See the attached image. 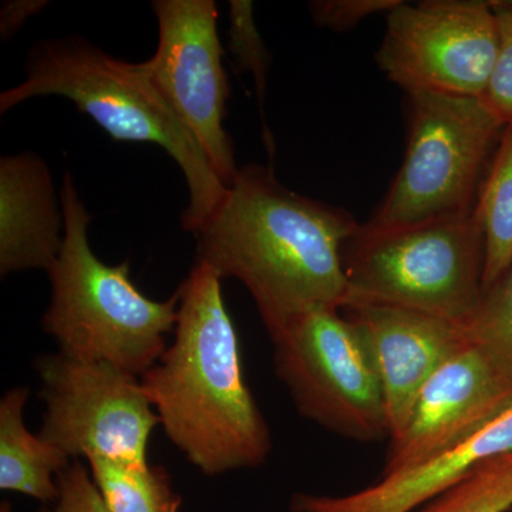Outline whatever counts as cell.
Returning <instances> with one entry per match:
<instances>
[{
	"mask_svg": "<svg viewBox=\"0 0 512 512\" xmlns=\"http://www.w3.org/2000/svg\"><path fill=\"white\" fill-rule=\"evenodd\" d=\"M36 370L46 404L40 437L70 458L148 463V441L160 419L137 376L60 352L39 357Z\"/></svg>",
	"mask_w": 512,
	"mask_h": 512,
	"instance_id": "obj_9",
	"label": "cell"
},
{
	"mask_svg": "<svg viewBox=\"0 0 512 512\" xmlns=\"http://www.w3.org/2000/svg\"><path fill=\"white\" fill-rule=\"evenodd\" d=\"M464 328L471 345L483 350L512 382V264L483 289L476 312Z\"/></svg>",
	"mask_w": 512,
	"mask_h": 512,
	"instance_id": "obj_19",
	"label": "cell"
},
{
	"mask_svg": "<svg viewBox=\"0 0 512 512\" xmlns=\"http://www.w3.org/2000/svg\"><path fill=\"white\" fill-rule=\"evenodd\" d=\"M343 268L349 299L390 303L464 325L483 295V231L474 210L399 228L360 224L343 249Z\"/></svg>",
	"mask_w": 512,
	"mask_h": 512,
	"instance_id": "obj_5",
	"label": "cell"
},
{
	"mask_svg": "<svg viewBox=\"0 0 512 512\" xmlns=\"http://www.w3.org/2000/svg\"><path fill=\"white\" fill-rule=\"evenodd\" d=\"M511 406V380L470 343L420 390L403 429L390 439L382 476L439 456L470 439Z\"/></svg>",
	"mask_w": 512,
	"mask_h": 512,
	"instance_id": "obj_11",
	"label": "cell"
},
{
	"mask_svg": "<svg viewBox=\"0 0 512 512\" xmlns=\"http://www.w3.org/2000/svg\"><path fill=\"white\" fill-rule=\"evenodd\" d=\"M474 212L483 231L485 289L512 264V124L501 134Z\"/></svg>",
	"mask_w": 512,
	"mask_h": 512,
	"instance_id": "obj_16",
	"label": "cell"
},
{
	"mask_svg": "<svg viewBox=\"0 0 512 512\" xmlns=\"http://www.w3.org/2000/svg\"><path fill=\"white\" fill-rule=\"evenodd\" d=\"M59 498L55 504L45 505L39 512H111L92 474L80 461H74L57 474Z\"/></svg>",
	"mask_w": 512,
	"mask_h": 512,
	"instance_id": "obj_22",
	"label": "cell"
},
{
	"mask_svg": "<svg viewBox=\"0 0 512 512\" xmlns=\"http://www.w3.org/2000/svg\"><path fill=\"white\" fill-rule=\"evenodd\" d=\"M512 510V451L478 464L466 476L414 512Z\"/></svg>",
	"mask_w": 512,
	"mask_h": 512,
	"instance_id": "obj_18",
	"label": "cell"
},
{
	"mask_svg": "<svg viewBox=\"0 0 512 512\" xmlns=\"http://www.w3.org/2000/svg\"><path fill=\"white\" fill-rule=\"evenodd\" d=\"M512 451V406L488 426L420 466L387 474L348 495L296 494L293 512H413L478 464Z\"/></svg>",
	"mask_w": 512,
	"mask_h": 512,
	"instance_id": "obj_13",
	"label": "cell"
},
{
	"mask_svg": "<svg viewBox=\"0 0 512 512\" xmlns=\"http://www.w3.org/2000/svg\"><path fill=\"white\" fill-rule=\"evenodd\" d=\"M498 53L493 3L480 0L402 2L387 15L376 62L407 94L481 99Z\"/></svg>",
	"mask_w": 512,
	"mask_h": 512,
	"instance_id": "obj_8",
	"label": "cell"
},
{
	"mask_svg": "<svg viewBox=\"0 0 512 512\" xmlns=\"http://www.w3.org/2000/svg\"><path fill=\"white\" fill-rule=\"evenodd\" d=\"M87 461L111 512H180L183 500L173 490L164 467L103 456Z\"/></svg>",
	"mask_w": 512,
	"mask_h": 512,
	"instance_id": "obj_17",
	"label": "cell"
},
{
	"mask_svg": "<svg viewBox=\"0 0 512 512\" xmlns=\"http://www.w3.org/2000/svg\"><path fill=\"white\" fill-rule=\"evenodd\" d=\"M60 205L64 235L47 271L52 293L43 329L63 355L143 376L167 350L165 338L177 322L178 292L167 301H153L131 281L128 262L113 266L97 258L89 242L92 217L70 171L64 174Z\"/></svg>",
	"mask_w": 512,
	"mask_h": 512,
	"instance_id": "obj_4",
	"label": "cell"
},
{
	"mask_svg": "<svg viewBox=\"0 0 512 512\" xmlns=\"http://www.w3.org/2000/svg\"><path fill=\"white\" fill-rule=\"evenodd\" d=\"M49 6L46 0H8L0 8V36L9 40L29 19Z\"/></svg>",
	"mask_w": 512,
	"mask_h": 512,
	"instance_id": "obj_24",
	"label": "cell"
},
{
	"mask_svg": "<svg viewBox=\"0 0 512 512\" xmlns=\"http://www.w3.org/2000/svg\"><path fill=\"white\" fill-rule=\"evenodd\" d=\"M400 3L402 0H315L309 3V10L319 28L348 32L377 13L389 15Z\"/></svg>",
	"mask_w": 512,
	"mask_h": 512,
	"instance_id": "obj_23",
	"label": "cell"
},
{
	"mask_svg": "<svg viewBox=\"0 0 512 512\" xmlns=\"http://www.w3.org/2000/svg\"><path fill=\"white\" fill-rule=\"evenodd\" d=\"M0 512H12V505L9 503H3L2 507H0Z\"/></svg>",
	"mask_w": 512,
	"mask_h": 512,
	"instance_id": "obj_25",
	"label": "cell"
},
{
	"mask_svg": "<svg viewBox=\"0 0 512 512\" xmlns=\"http://www.w3.org/2000/svg\"><path fill=\"white\" fill-rule=\"evenodd\" d=\"M359 227L350 212L286 188L271 167L244 165L194 234L197 262L244 284L274 336L348 302L343 249Z\"/></svg>",
	"mask_w": 512,
	"mask_h": 512,
	"instance_id": "obj_1",
	"label": "cell"
},
{
	"mask_svg": "<svg viewBox=\"0 0 512 512\" xmlns=\"http://www.w3.org/2000/svg\"><path fill=\"white\" fill-rule=\"evenodd\" d=\"M271 339L276 375L305 419L360 443L390 439L382 383L340 309H313Z\"/></svg>",
	"mask_w": 512,
	"mask_h": 512,
	"instance_id": "obj_7",
	"label": "cell"
},
{
	"mask_svg": "<svg viewBox=\"0 0 512 512\" xmlns=\"http://www.w3.org/2000/svg\"><path fill=\"white\" fill-rule=\"evenodd\" d=\"M498 26V53L481 100L504 126L512 124V2H491Z\"/></svg>",
	"mask_w": 512,
	"mask_h": 512,
	"instance_id": "obj_21",
	"label": "cell"
},
{
	"mask_svg": "<svg viewBox=\"0 0 512 512\" xmlns=\"http://www.w3.org/2000/svg\"><path fill=\"white\" fill-rule=\"evenodd\" d=\"M29 393L28 387H16L0 402V488L55 504L57 474L69 466L70 457L26 429L23 409Z\"/></svg>",
	"mask_w": 512,
	"mask_h": 512,
	"instance_id": "obj_15",
	"label": "cell"
},
{
	"mask_svg": "<svg viewBox=\"0 0 512 512\" xmlns=\"http://www.w3.org/2000/svg\"><path fill=\"white\" fill-rule=\"evenodd\" d=\"M406 154L367 229H390L467 214L504 123L477 97L412 93Z\"/></svg>",
	"mask_w": 512,
	"mask_h": 512,
	"instance_id": "obj_6",
	"label": "cell"
},
{
	"mask_svg": "<svg viewBox=\"0 0 512 512\" xmlns=\"http://www.w3.org/2000/svg\"><path fill=\"white\" fill-rule=\"evenodd\" d=\"M340 312L359 333L375 365L392 439L409 419L424 384L470 345L466 328L430 313L362 299H349Z\"/></svg>",
	"mask_w": 512,
	"mask_h": 512,
	"instance_id": "obj_12",
	"label": "cell"
},
{
	"mask_svg": "<svg viewBox=\"0 0 512 512\" xmlns=\"http://www.w3.org/2000/svg\"><path fill=\"white\" fill-rule=\"evenodd\" d=\"M26 77L0 94V113L33 97L60 96L92 117L113 140L150 143L183 170L188 205L181 217L194 235L215 210L227 187L158 92L143 63L111 56L79 36L40 40L30 49Z\"/></svg>",
	"mask_w": 512,
	"mask_h": 512,
	"instance_id": "obj_3",
	"label": "cell"
},
{
	"mask_svg": "<svg viewBox=\"0 0 512 512\" xmlns=\"http://www.w3.org/2000/svg\"><path fill=\"white\" fill-rule=\"evenodd\" d=\"M221 281L210 266L195 264L177 289L173 343L141 376L168 439L211 477L261 466L272 448L245 382Z\"/></svg>",
	"mask_w": 512,
	"mask_h": 512,
	"instance_id": "obj_2",
	"label": "cell"
},
{
	"mask_svg": "<svg viewBox=\"0 0 512 512\" xmlns=\"http://www.w3.org/2000/svg\"><path fill=\"white\" fill-rule=\"evenodd\" d=\"M158 45L144 69L225 187L239 167L224 127L229 99L214 0H156Z\"/></svg>",
	"mask_w": 512,
	"mask_h": 512,
	"instance_id": "obj_10",
	"label": "cell"
},
{
	"mask_svg": "<svg viewBox=\"0 0 512 512\" xmlns=\"http://www.w3.org/2000/svg\"><path fill=\"white\" fill-rule=\"evenodd\" d=\"M228 49L235 57L239 72H249L254 77L256 94L262 110L268 89L271 59L255 25L254 3L249 0L229 2Z\"/></svg>",
	"mask_w": 512,
	"mask_h": 512,
	"instance_id": "obj_20",
	"label": "cell"
},
{
	"mask_svg": "<svg viewBox=\"0 0 512 512\" xmlns=\"http://www.w3.org/2000/svg\"><path fill=\"white\" fill-rule=\"evenodd\" d=\"M64 235L52 174L33 151L0 158L2 276L55 264Z\"/></svg>",
	"mask_w": 512,
	"mask_h": 512,
	"instance_id": "obj_14",
	"label": "cell"
}]
</instances>
